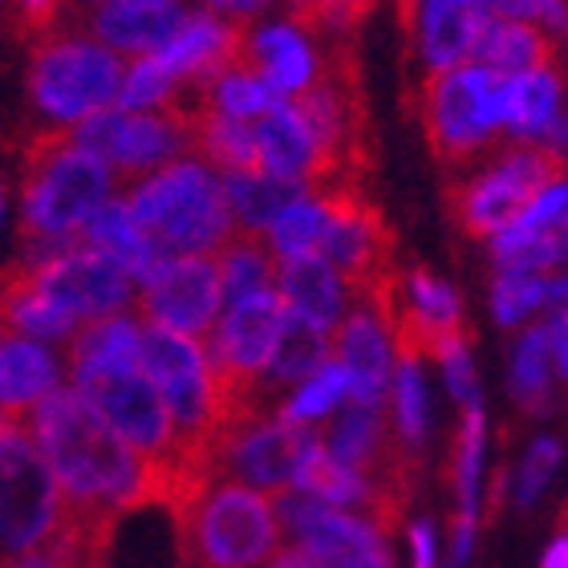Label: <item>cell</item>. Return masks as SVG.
I'll return each instance as SVG.
<instances>
[{"instance_id": "484cf974", "label": "cell", "mask_w": 568, "mask_h": 568, "mask_svg": "<svg viewBox=\"0 0 568 568\" xmlns=\"http://www.w3.org/2000/svg\"><path fill=\"white\" fill-rule=\"evenodd\" d=\"M390 430H386V415L369 410V406H345L337 423L329 430H321V447L337 467L357 475H369L374 463L382 459V450L390 447Z\"/></svg>"}, {"instance_id": "d6986e66", "label": "cell", "mask_w": 568, "mask_h": 568, "mask_svg": "<svg viewBox=\"0 0 568 568\" xmlns=\"http://www.w3.org/2000/svg\"><path fill=\"white\" fill-rule=\"evenodd\" d=\"M61 386V362L45 345L0 329V418L24 423Z\"/></svg>"}, {"instance_id": "4316f807", "label": "cell", "mask_w": 568, "mask_h": 568, "mask_svg": "<svg viewBox=\"0 0 568 568\" xmlns=\"http://www.w3.org/2000/svg\"><path fill=\"white\" fill-rule=\"evenodd\" d=\"M215 273H220V288H224V301H240L248 293H268L276 281V256L264 248L261 236H240L232 232L227 244L212 256Z\"/></svg>"}, {"instance_id": "5b68a950", "label": "cell", "mask_w": 568, "mask_h": 568, "mask_svg": "<svg viewBox=\"0 0 568 568\" xmlns=\"http://www.w3.org/2000/svg\"><path fill=\"white\" fill-rule=\"evenodd\" d=\"M179 524V545L187 565L200 568H256L281 552L276 504L236 479H220L203 491Z\"/></svg>"}, {"instance_id": "74e56055", "label": "cell", "mask_w": 568, "mask_h": 568, "mask_svg": "<svg viewBox=\"0 0 568 568\" xmlns=\"http://www.w3.org/2000/svg\"><path fill=\"white\" fill-rule=\"evenodd\" d=\"M435 362H443L447 369V382L455 398L463 406H479V382H475V366H471V333L467 337H455L435 354Z\"/></svg>"}, {"instance_id": "ffe728a7", "label": "cell", "mask_w": 568, "mask_h": 568, "mask_svg": "<svg viewBox=\"0 0 568 568\" xmlns=\"http://www.w3.org/2000/svg\"><path fill=\"white\" fill-rule=\"evenodd\" d=\"M552 61H557V41L540 24L499 17L487 4V21L479 29V37H475L471 65L496 73V78H520V73L548 70Z\"/></svg>"}, {"instance_id": "7bdbcfd3", "label": "cell", "mask_w": 568, "mask_h": 568, "mask_svg": "<svg viewBox=\"0 0 568 568\" xmlns=\"http://www.w3.org/2000/svg\"><path fill=\"white\" fill-rule=\"evenodd\" d=\"M447 568H450V565H447Z\"/></svg>"}, {"instance_id": "ab89813d", "label": "cell", "mask_w": 568, "mask_h": 568, "mask_svg": "<svg viewBox=\"0 0 568 568\" xmlns=\"http://www.w3.org/2000/svg\"><path fill=\"white\" fill-rule=\"evenodd\" d=\"M565 560H568V540H565V536H557V540L548 545V552H545V568H568Z\"/></svg>"}, {"instance_id": "cb8c5ba5", "label": "cell", "mask_w": 568, "mask_h": 568, "mask_svg": "<svg viewBox=\"0 0 568 568\" xmlns=\"http://www.w3.org/2000/svg\"><path fill=\"white\" fill-rule=\"evenodd\" d=\"M333 357V333L317 329V325H308V321L293 317L288 308H284V325H281V337H276V349H273V362L264 369L261 386V406L264 398L281 386H296V382H305L308 374H317L325 362Z\"/></svg>"}, {"instance_id": "8fae6325", "label": "cell", "mask_w": 568, "mask_h": 568, "mask_svg": "<svg viewBox=\"0 0 568 568\" xmlns=\"http://www.w3.org/2000/svg\"><path fill=\"white\" fill-rule=\"evenodd\" d=\"M139 284L142 325L179 333V337H191L200 345L224 313V288H220V273H215L212 256L159 261Z\"/></svg>"}, {"instance_id": "4dcf8cb0", "label": "cell", "mask_w": 568, "mask_h": 568, "mask_svg": "<svg viewBox=\"0 0 568 568\" xmlns=\"http://www.w3.org/2000/svg\"><path fill=\"white\" fill-rule=\"evenodd\" d=\"M273 240V256L281 261H296V256H317L321 240H325V203L313 195H301L296 203H288L281 215L273 220V227L264 232Z\"/></svg>"}, {"instance_id": "8992f818", "label": "cell", "mask_w": 568, "mask_h": 568, "mask_svg": "<svg viewBox=\"0 0 568 568\" xmlns=\"http://www.w3.org/2000/svg\"><path fill=\"white\" fill-rule=\"evenodd\" d=\"M418 110H423L430 151L450 171H463L504 134L499 131V78L479 65H459V70L423 78Z\"/></svg>"}, {"instance_id": "9a60e30c", "label": "cell", "mask_w": 568, "mask_h": 568, "mask_svg": "<svg viewBox=\"0 0 568 568\" xmlns=\"http://www.w3.org/2000/svg\"><path fill=\"white\" fill-rule=\"evenodd\" d=\"M70 24L78 33L94 37L98 45L110 53H134V58H151L183 29L191 12L183 4H166V0H106V4H90V9H65Z\"/></svg>"}, {"instance_id": "d4e9b609", "label": "cell", "mask_w": 568, "mask_h": 568, "mask_svg": "<svg viewBox=\"0 0 568 568\" xmlns=\"http://www.w3.org/2000/svg\"><path fill=\"white\" fill-rule=\"evenodd\" d=\"M78 240H82V248L98 252V256H106V261L119 264L122 273H131L134 284L159 264V256H154L151 244L142 240V232L134 227L131 212H126L122 200L102 203V207L90 215V224L78 232Z\"/></svg>"}, {"instance_id": "5bb4252c", "label": "cell", "mask_w": 568, "mask_h": 568, "mask_svg": "<svg viewBox=\"0 0 568 568\" xmlns=\"http://www.w3.org/2000/svg\"><path fill=\"white\" fill-rule=\"evenodd\" d=\"M236 70L256 73L273 94H281L288 102V98H301L321 82L325 53L293 17L252 21L244 29V41H240Z\"/></svg>"}, {"instance_id": "277c9868", "label": "cell", "mask_w": 568, "mask_h": 568, "mask_svg": "<svg viewBox=\"0 0 568 568\" xmlns=\"http://www.w3.org/2000/svg\"><path fill=\"white\" fill-rule=\"evenodd\" d=\"M29 45V98L49 122H58V131H70L102 110H119L126 65L94 37L78 33L65 9L58 12V24Z\"/></svg>"}, {"instance_id": "83f0119b", "label": "cell", "mask_w": 568, "mask_h": 568, "mask_svg": "<svg viewBox=\"0 0 568 568\" xmlns=\"http://www.w3.org/2000/svg\"><path fill=\"white\" fill-rule=\"evenodd\" d=\"M552 374H557V362H552L548 329L545 325L524 329L516 357H511V394H516V403L524 410H532V415L552 410Z\"/></svg>"}, {"instance_id": "7c38bea8", "label": "cell", "mask_w": 568, "mask_h": 568, "mask_svg": "<svg viewBox=\"0 0 568 568\" xmlns=\"http://www.w3.org/2000/svg\"><path fill=\"white\" fill-rule=\"evenodd\" d=\"M317 435V426H293L276 415H261L227 435L224 450H220V471L224 479H236V484L276 499L293 487Z\"/></svg>"}, {"instance_id": "4fadbf2b", "label": "cell", "mask_w": 568, "mask_h": 568, "mask_svg": "<svg viewBox=\"0 0 568 568\" xmlns=\"http://www.w3.org/2000/svg\"><path fill=\"white\" fill-rule=\"evenodd\" d=\"M29 273V268H24ZM33 284L49 301H58L73 321H106L119 317L122 308L131 305L134 296V276L122 273L119 264L98 256L90 248H70L58 261L33 268Z\"/></svg>"}, {"instance_id": "ba28073f", "label": "cell", "mask_w": 568, "mask_h": 568, "mask_svg": "<svg viewBox=\"0 0 568 568\" xmlns=\"http://www.w3.org/2000/svg\"><path fill=\"white\" fill-rule=\"evenodd\" d=\"M560 171H565V159L557 154L508 146L496 154V163L479 166L475 175L463 179L459 191L450 195V207L467 236H496L540 191L560 183Z\"/></svg>"}, {"instance_id": "1f68e13d", "label": "cell", "mask_w": 568, "mask_h": 568, "mask_svg": "<svg viewBox=\"0 0 568 568\" xmlns=\"http://www.w3.org/2000/svg\"><path fill=\"white\" fill-rule=\"evenodd\" d=\"M281 102L284 98L273 94V90H268V85L248 70H227L207 85V106H212L215 114L232 119V122L261 119V114H268V110L281 106Z\"/></svg>"}, {"instance_id": "d6a6232c", "label": "cell", "mask_w": 568, "mask_h": 568, "mask_svg": "<svg viewBox=\"0 0 568 568\" xmlns=\"http://www.w3.org/2000/svg\"><path fill=\"white\" fill-rule=\"evenodd\" d=\"M394 438L403 443L410 455L423 447L426 438V418H430V394H426V378L418 362H398L394 366Z\"/></svg>"}, {"instance_id": "2e32d148", "label": "cell", "mask_w": 568, "mask_h": 568, "mask_svg": "<svg viewBox=\"0 0 568 568\" xmlns=\"http://www.w3.org/2000/svg\"><path fill=\"white\" fill-rule=\"evenodd\" d=\"M565 82L560 70L520 73V78H499V131H508L511 139H520L524 146L545 154L565 151Z\"/></svg>"}, {"instance_id": "f1b7e54d", "label": "cell", "mask_w": 568, "mask_h": 568, "mask_svg": "<svg viewBox=\"0 0 568 568\" xmlns=\"http://www.w3.org/2000/svg\"><path fill=\"white\" fill-rule=\"evenodd\" d=\"M139 317H106V321H90L82 333H73L70 345V369L82 366H110V362H139Z\"/></svg>"}, {"instance_id": "836d02e7", "label": "cell", "mask_w": 568, "mask_h": 568, "mask_svg": "<svg viewBox=\"0 0 568 568\" xmlns=\"http://www.w3.org/2000/svg\"><path fill=\"white\" fill-rule=\"evenodd\" d=\"M560 296H565V281H548V276L496 273L491 281V308H496L499 325H520L545 301H560Z\"/></svg>"}, {"instance_id": "e0dca14e", "label": "cell", "mask_w": 568, "mask_h": 568, "mask_svg": "<svg viewBox=\"0 0 568 568\" xmlns=\"http://www.w3.org/2000/svg\"><path fill=\"white\" fill-rule=\"evenodd\" d=\"M333 362L349 378V403L382 410L394 378V349L382 321L366 305H354L333 329Z\"/></svg>"}, {"instance_id": "7a4b0ae2", "label": "cell", "mask_w": 568, "mask_h": 568, "mask_svg": "<svg viewBox=\"0 0 568 568\" xmlns=\"http://www.w3.org/2000/svg\"><path fill=\"white\" fill-rule=\"evenodd\" d=\"M122 203L159 261L215 256L236 232L220 175L200 159L159 166L154 175L139 179Z\"/></svg>"}, {"instance_id": "60d3db41", "label": "cell", "mask_w": 568, "mask_h": 568, "mask_svg": "<svg viewBox=\"0 0 568 568\" xmlns=\"http://www.w3.org/2000/svg\"><path fill=\"white\" fill-rule=\"evenodd\" d=\"M268 568H305V560L296 557V548H281V552H276L273 565H268Z\"/></svg>"}, {"instance_id": "8d00e7d4", "label": "cell", "mask_w": 568, "mask_h": 568, "mask_svg": "<svg viewBox=\"0 0 568 568\" xmlns=\"http://www.w3.org/2000/svg\"><path fill=\"white\" fill-rule=\"evenodd\" d=\"M557 463H560V443L557 438H536L528 455H524V467H520V484H516V504L520 508H532L536 499L545 496L548 479L557 475Z\"/></svg>"}, {"instance_id": "30bf717a", "label": "cell", "mask_w": 568, "mask_h": 568, "mask_svg": "<svg viewBox=\"0 0 568 568\" xmlns=\"http://www.w3.org/2000/svg\"><path fill=\"white\" fill-rule=\"evenodd\" d=\"M281 528L296 532V557L305 568H394L386 536L354 511L321 508L313 499L281 491L273 499Z\"/></svg>"}, {"instance_id": "9c48e42d", "label": "cell", "mask_w": 568, "mask_h": 568, "mask_svg": "<svg viewBox=\"0 0 568 568\" xmlns=\"http://www.w3.org/2000/svg\"><path fill=\"white\" fill-rule=\"evenodd\" d=\"M65 134H70L78 151L106 163L114 179H146L159 166L191 159L187 126L175 114H166V110H154V114L102 110L94 119L70 126Z\"/></svg>"}, {"instance_id": "ac0fdd59", "label": "cell", "mask_w": 568, "mask_h": 568, "mask_svg": "<svg viewBox=\"0 0 568 568\" xmlns=\"http://www.w3.org/2000/svg\"><path fill=\"white\" fill-rule=\"evenodd\" d=\"M403 21L426 65V78H435V73L471 65V49L487 21V4H459V0L403 4Z\"/></svg>"}, {"instance_id": "3957f363", "label": "cell", "mask_w": 568, "mask_h": 568, "mask_svg": "<svg viewBox=\"0 0 568 568\" xmlns=\"http://www.w3.org/2000/svg\"><path fill=\"white\" fill-rule=\"evenodd\" d=\"M119 179L94 154L78 151L65 131L24 142L21 240H78L90 215L114 200Z\"/></svg>"}, {"instance_id": "f546056e", "label": "cell", "mask_w": 568, "mask_h": 568, "mask_svg": "<svg viewBox=\"0 0 568 568\" xmlns=\"http://www.w3.org/2000/svg\"><path fill=\"white\" fill-rule=\"evenodd\" d=\"M345 398H349V378H345V369L329 357L317 374H308L305 382H296V390L281 403L276 418H284V423H293V426H313V423H321V418H329Z\"/></svg>"}, {"instance_id": "b9f144b4", "label": "cell", "mask_w": 568, "mask_h": 568, "mask_svg": "<svg viewBox=\"0 0 568 568\" xmlns=\"http://www.w3.org/2000/svg\"><path fill=\"white\" fill-rule=\"evenodd\" d=\"M0 224H4V183H0Z\"/></svg>"}, {"instance_id": "7402d4cb", "label": "cell", "mask_w": 568, "mask_h": 568, "mask_svg": "<svg viewBox=\"0 0 568 568\" xmlns=\"http://www.w3.org/2000/svg\"><path fill=\"white\" fill-rule=\"evenodd\" d=\"M252 146H256V166L264 175L284 179V183H296V187H308L313 175H317V146L308 139L305 122L288 102L273 106L268 114L248 122Z\"/></svg>"}, {"instance_id": "f35d334b", "label": "cell", "mask_w": 568, "mask_h": 568, "mask_svg": "<svg viewBox=\"0 0 568 568\" xmlns=\"http://www.w3.org/2000/svg\"><path fill=\"white\" fill-rule=\"evenodd\" d=\"M410 545H415V568H435V528L418 520L410 528Z\"/></svg>"}, {"instance_id": "6da1fadb", "label": "cell", "mask_w": 568, "mask_h": 568, "mask_svg": "<svg viewBox=\"0 0 568 568\" xmlns=\"http://www.w3.org/2000/svg\"><path fill=\"white\" fill-rule=\"evenodd\" d=\"M24 430L58 479L61 508L73 516L114 528L131 508L154 504L146 463L65 386L24 418Z\"/></svg>"}, {"instance_id": "603a6c76", "label": "cell", "mask_w": 568, "mask_h": 568, "mask_svg": "<svg viewBox=\"0 0 568 568\" xmlns=\"http://www.w3.org/2000/svg\"><path fill=\"white\" fill-rule=\"evenodd\" d=\"M220 187H224L227 212H232V227H236L240 236H261V240L273 227L276 215L305 195V187L264 175V171L220 175Z\"/></svg>"}, {"instance_id": "52a82bcc", "label": "cell", "mask_w": 568, "mask_h": 568, "mask_svg": "<svg viewBox=\"0 0 568 568\" xmlns=\"http://www.w3.org/2000/svg\"><path fill=\"white\" fill-rule=\"evenodd\" d=\"M61 520L58 479L24 423L0 418V568L45 545Z\"/></svg>"}, {"instance_id": "e575fe53", "label": "cell", "mask_w": 568, "mask_h": 568, "mask_svg": "<svg viewBox=\"0 0 568 568\" xmlns=\"http://www.w3.org/2000/svg\"><path fill=\"white\" fill-rule=\"evenodd\" d=\"M479 463H484V410L467 406L463 435L455 443V487H459L463 524H475V508H479Z\"/></svg>"}, {"instance_id": "d590c367", "label": "cell", "mask_w": 568, "mask_h": 568, "mask_svg": "<svg viewBox=\"0 0 568 568\" xmlns=\"http://www.w3.org/2000/svg\"><path fill=\"white\" fill-rule=\"evenodd\" d=\"M175 85H179L175 78L154 58H134V65H126V78H122L119 110H131V114L166 110L171 98H175Z\"/></svg>"}, {"instance_id": "44dd1931", "label": "cell", "mask_w": 568, "mask_h": 568, "mask_svg": "<svg viewBox=\"0 0 568 568\" xmlns=\"http://www.w3.org/2000/svg\"><path fill=\"white\" fill-rule=\"evenodd\" d=\"M281 305L293 317L317 325V329L333 333L342 325V317L349 313V288L342 284V276L333 273L321 256H296V261H281L273 281Z\"/></svg>"}]
</instances>
